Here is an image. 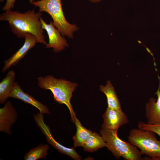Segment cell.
<instances>
[{
	"instance_id": "1",
	"label": "cell",
	"mask_w": 160,
	"mask_h": 160,
	"mask_svg": "<svg viewBox=\"0 0 160 160\" xmlns=\"http://www.w3.org/2000/svg\"><path fill=\"white\" fill-rule=\"evenodd\" d=\"M41 12H36L35 9L22 13L9 10L1 14L0 20L7 21L13 33L19 38H25L30 33L35 36L37 42L46 45L47 43L43 34L40 18Z\"/></svg>"
},
{
	"instance_id": "2",
	"label": "cell",
	"mask_w": 160,
	"mask_h": 160,
	"mask_svg": "<svg viewBox=\"0 0 160 160\" xmlns=\"http://www.w3.org/2000/svg\"><path fill=\"white\" fill-rule=\"evenodd\" d=\"M38 85L44 90H49L52 93L54 100L60 104L65 105L69 110L72 121L74 123L76 116L70 100L73 93L78 86L76 83H73L64 79H57L51 75L37 78Z\"/></svg>"
},
{
	"instance_id": "3",
	"label": "cell",
	"mask_w": 160,
	"mask_h": 160,
	"mask_svg": "<svg viewBox=\"0 0 160 160\" xmlns=\"http://www.w3.org/2000/svg\"><path fill=\"white\" fill-rule=\"evenodd\" d=\"M62 0H39L32 4L39 8L40 12H45L52 18L53 23L62 35L72 39L73 33L78 29L75 24L69 23L66 20L62 9Z\"/></svg>"
},
{
	"instance_id": "4",
	"label": "cell",
	"mask_w": 160,
	"mask_h": 160,
	"mask_svg": "<svg viewBox=\"0 0 160 160\" xmlns=\"http://www.w3.org/2000/svg\"><path fill=\"white\" fill-rule=\"evenodd\" d=\"M117 131L102 128L100 130V133L106 143L108 149L117 159L122 157L126 160H142V154L138 148L120 139L117 135Z\"/></svg>"
},
{
	"instance_id": "5",
	"label": "cell",
	"mask_w": 160,
	"mask_h": 160,
	"mask_svg": "<svg viewBox=\"0 0 160 160\" xmlns=\"http://www.w3.org/2000/svg\"><path fill=\"white\" fill-rule=\"evenodd\" d=\"M129 142L140 149L142 155L152 160H160V140L154 132L140 128L131 129L128 136Z\"/></svg>"
},
{
	"instance_id": "6",
	"label": "cell",
	"mask_w": 160,
	"mask_h": 160,
	"mask_svg": "<svg viewBox=\"0 0 160 160\" xmlns=\"http://www.w3.org/2000/svg\"><path fill=\"white\" fill-rule=\"evenodd\" d=\"M34 119L38 126L45 136L48 143L61 153L73 159L80 160L81 157L76 152L74 147L68 148L59 143L54 138L50 129L44 121L43 113L40 112L33 115Z\"/></svg>"
},
{
	"instance_id": "7",
	"label": "cell",
	"mask_w": 160,
	"mask_h": 160,
	"mask_svg": "<svg viewBox=\"0 0 160 160\" xmlns=\"http://www.w3.org/2000/svg\"><path fill=\"white\" fill-rule=\"evenodd\" d=\"M40 21L41 27L46 31L48 37V43L46 45V48H52L54 52H58L69 47L67 40L54 26L51 21H50L49 24H47L41 17Z\"/></svg>"
},
{
	"instance_id": "8",
	"label": "cell",
	"mask_w": 160,
	"mask_h": 160,
	"mask_svg": "<svg viewBox=\"0 0 160 160\" xmlns=\"http://www.w3.org/2000/svg\"><path fill=\"white\" fill-rule=\"evenodd\" d=\"M103 117L102 128L118 131L121 126L129 123L127 116L122 110H117L107 108Z\"/></svg>"
},
{
	"instance_id": "9",
	"label": "cell",
	"mask_w": 160,
	"mask_h": 160,
	"mask_svg": "<svg viewBox=\"0 0 160 160\" xmlns=\"http://www.w3.org/2000/svg\"><path fill=\"white\" fill-rule=\"evenodd\" d=\"M18 117L16 109L12 103L7 101L0 108V132L9 135L11 134V127Z\"/></svg>"
},
{
	"instance_id": "10",
	"label": "cell",
	"mask_w": 160,
	"mask_h": 160,
	"mask_svg": "<svg viewBox=\"0 0 160 160\" xmlns=\"http://www.w3.org/2000/svg\"><path fill=\"white\" fill-rule=\"evenodd\" d=\"M25 38V41L23 46L10 57L4 61V64L1 70L2 73H5L12 66H15L37 43L36 37L31 34H27Z\"/></svg>"
},
{
	"instance_id": "11",
	"label": "cell",
	"mask_w": 160,
	"mask_h": 160,
	"mask_svg": "<svg viewBox=\"0 0 160 160\" xmlns=\"http://www.w3.org/2000/svg\"><path fill=\"white\" fill-rule=\"evenodd\" d=\"M159 80V87L154 94L157 97V100L153 97L148 100L145 105V116L148 124L155 125L160 124V81Z\"/></svg>"
},
{
	"instance_id": "12",
	"label": "cell",
	"mask_w": 160,
	"mask_h": 160,
	"mask_svg": "<svg viewBox=\"0 0 160 160\" xmlns=\"http://www.w3.org/2000/svg\"><path fill=\"white\" fill-rule=\"evenodd\" d=\"M9 97L16 98L30 104L38 109L41 113L50 114L49 108L47 106L37 100L30 95L24 92L17 81L15 82L14 87L9 95Z\"/></svg>"
},
{
	"instance_id": "13",
	"label": "cell",
	"mask_w": 160,
	"mask_h": 160,
	"mask_svg": "<svg viewBox=\"0 0 160 160\" xmlns=\"http://www.w3.org/2000/svg\"><path fill=\"white\" fill-rule=\"evenodd\" d=\"M15 73L14 70L9 71L6 76L0 82V103H4L9 97L15 84Z\"/></svg>"
},
{
	"instance_id": "14",
	"label": "cell",
	"mask_w": 160,
	"mask_h": 160,
	"mask_svg": "<svg viewBox=\"0 0 160 160\" xmlns=\"http://www.w3.org/2000/svg\"><path fill=\"white\" fill-rule=\"evenodd\" d=\"M100 90L105 95L108 108L115 110H121V104L114 88L111 81H107L106 85L100 86Z\"/></svg>"
},
{
	"instance_id": "15",
	"label": "cell",
	"mask_w": 160,
	"mask_h": 160,
	"mask_svg": "<svg viewBox=\"0 0 160 160\" xmlns=\"http://www.w3.org/2000/svg\"><path fill=\"white\" fill-rule=\"evenodd\" d=\"M76 128V135L73 137L74 148L80 146L83 147L87 138L92 132L83 127L76 116L74 117V123Z\"/></svg>"
},
{
	"instance_id": "16",
	"label": "cell",
	"mask_w": 160,
	"mask_h": 160,
	"mask_svg": "<svg viewBox=\"0 0 160 160\" xmlns=\"http://www.w3.org/2000/svg\"><path fill=\"white\" fill-rule=\"evenodd\" d=\"M106 146V143L101 136L92 132L87 139L83 147L85 151L92 152Z\"/></svg>"
},
{
	"instance_id": "17",
	"label": "cell",
	"mask_w": 160,
	"mask_h": 160,
	"mask_svg": "<svg viewBox=\"0 0 160 160\" xmlns=\"http://www.w3.org/2000/svg\"><path fill=\"white\" fill-rule=\"evenodd\" d=\"M49 149L48 144H41L30 150L24 156L25 160H37L45 159L48 154Z\"/></svg>"
},
{
	"instance_id": "18",
	"label": "cell",
	"mask_w": 160,
	"mask_h": 160,
	"mask_svg": "<svg viewBox=\"0 0 160 160\" xmlns=\"http://www.w3.org/2000/svg\"><path fill=\"white\" fill-rule=\"evenodd\" d=\"M138 128L152 131L160 137V124L151 125L142 121H139L137 124Z\"/></svg>"
},
{
	"instance_id": "19",
	"label": "cell",
	"mask_w": 160,
	"mask_h": 160,
	"mask_svg": "<svg viewBox=\"0 0 160 160\" xmlns=\"http://www.w3.org/2000/svg\"><path fill=\"white\" fill-rule=\"evenodd\" d=\"M17 0H6V2L4 6L2 8V10L4 11H7L13 8L14 4Z\"/></svg>"
},
{
	"instance_id": "20",
	"label": "cell",
	"mask_w": 160,
	"mask_h": 160,
	"mask_svg": "<svg viewBox=\"0 0 160 160\" xmlns=\"http://www.w3.org/2000/svg\"><path fill=\"white\" fill-rule=\"evenodd\" d=\"M102 0H89V1L92 3H97L100 2Z\"/></svg>"
},
{
	"instance_id": "21",
	"label": "cell",
	"mask_w": 160,
	"mask_h": 160,
	"mask_svg": "<svg viewBox=\"0 0 160 160\" xmlns=\"http://www.w3.org/2000/svg\"><path fill=\"white\" fill-rule=\"evenodd\" d=\"M35 0H29V2L30 4H32V3ZM37 1L39 0H37Z\"/></svg>"
},
{
	"instance_id": "22",
	"label": "cell",
	"mask_w": 160,
	"mask_h": 160,
	"mask_svg": "<svg viewBox=\"0 0 160 160\" xmlns=\"http://www.w3.org/2000/svg\"><path fill=\"white\" fill-rule=\"evenodd\" d=\"M4 1V0H0V1L1 2H2Z\"/></svg>"
}]
</instances>
